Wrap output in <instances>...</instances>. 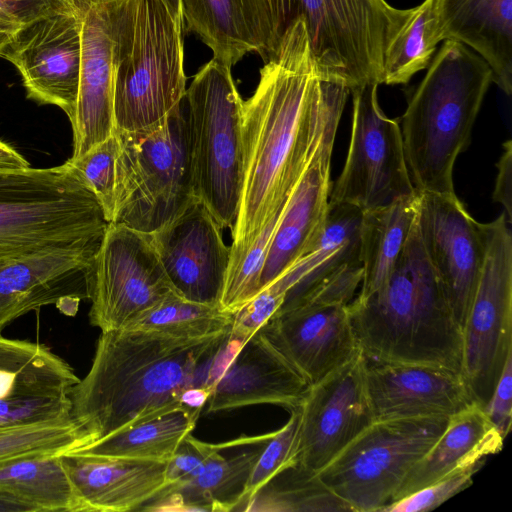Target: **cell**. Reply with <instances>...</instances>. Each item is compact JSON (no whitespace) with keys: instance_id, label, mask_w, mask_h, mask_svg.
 <instances>
[{"instance_id":"6","label":"cell","mask_w":512,"mask_h":512,"mask_svg":"<svg viewBox=\"0 0 512 512\" xmlns=\"http://www.w3.org/2000/svg\"><path fill=\"white\" fill-rule=\"evenodd\" d=\"M108 224L94 193L66 162L0 169V258L101 242Z\"/></svg>"},{"instance_id":"2","label":"cell","mask_w":512,"mask_h":512,"mask_svg":"<svg viewBox=\"0 0 512 512\" xmlns=\"http://www.w3.org/2000/svg\"><path fill=\"white\" fill-rule=\"evenodd\" d=\"M228 335L101 332L88 373L70 393L71 415L89 438L86 446L174 411H198L187 406L186 395L207 389Z\"/></svg>"},{"instance_id":"19","label":"cell","mask_w":512,"mask_h":512,"mask_svg":"<svg viewBox=\"0 0 512 512\" xmlns=\"http://www.w3.org/2000/svg\"><path fill=\"white\" fill-rule=\"evenodd\" d=\"M222 228L196 196L173 219L151 233L165 273L182 298L219 306L230 246Z\"/></svg>"},{"instance_id":"32","label":"cell","mask_w":512,"mask_h":512,"mask_svg":"<svg viewBox=\"0 0 512 512\" xmlns=\"http://www.w3.org/2000/svg\"><path fill=\"white\" fill-rule=\"evenodd\" d=\"M243 511L262 512H351L317 474L297 462L266 482Z\"/></svg>"},{"instance_id":"11","label":"cell","mask_w":512,"mask_h":512,"mask_svg":"<svg viewBox=\"0 0 512 512\" xmlns=\"http://www.w3.org/2000/svg\"><path fill=\"white\" fill-rule=\"evenodd\" d=\"M503 212L482 223L485 253L462 325L461 374L474 401L487 404L512 355V234Z\"/></svg>"},{"instance_id":"7","label":"cell","mask_w":512,"mask_h":512,"mask_svg":"<svg viewBox=\"0 0 512 512\" xmlns=\"http://www.w3.org/2000/svg\"><path fill=\"white\" fill-rule=\"evenodd\" d=\"M277 43L296 21L319 68L351 91L382 84L386 48L408 18L385 0H269Z\"/></svg>"},{"instance_id":"27","label":"cell","mask_w":512,"mask_h":512,"mask_svg":"<svg viewBox=\"0 0 512 512\" xmlns=\"http://www.w3.org/2000/svg\"><path fill=\"white\" fill-rule=\"evenodd\" d=\"M504 440L484 408L471 404L448 418L445 429L408 473L392 502L456 472L482 465L486 457L502 450Z\"/></svg>"},{"instance_id":"31","label":"cell","mask_w":512,"mask_h":512,"mask_svg":"<svg viewBox=\"0 0 512 512\" xmlns=\"http://www.w3.org/2000/svg\"><path fill=\"white\" fill-rule=\"evenodd\" d=\"M0 490L29 505L34 512H78L60 455L25 458L1 466Z\"/></svg>"},{"instance_id":"47","label":"cell","mask_w":512,"mask_h":512,"mask_svg":"<svg viewBox=\"0 0 512 512\" xmlns=\"http://www.w3.org/2000/svg\"><path fill=\"white\" fill-rule=\"evenodd\" d=\"M0 512H34V510L16 497L0 490Z\"/></svg>"},{"instance_id":"21","label":"cell","mask_w":512,"mask_h":512,"mask_svg":"<svg viewBox=\"0 0 512 512\" xmlns=\"http://www.w3.org/2000/svg\"><path fill=\"white\" fill-rule=\"evenodd\" d=\"M261 330L309 385L360 351L348 305L281 306Z\"/></svg>"},{"instance_id":"22","label":"cell","mask_w":512,"mask_h":512,"mask_svg":"<svg viewBox=\"0 0 512 512\" xmlns=\"http://www.w3.org/2000/svg\"><path fill=\"white\" fill-rule=\"evenodd\" d=\"M365 377L376 421L449 418L476 403L461 373L438 366L366 359Z\"/></svg>"},{"instance_id":"8","label":"cell","mask_w":512,"mask_h":512,"mask_svg":"<svg viewBox=\"0 0 512 512\" xmlns=\"http://www.w3.org/2000/svg\"><path fill=\"white\" fill-rule=\"evenodd\" d=\"M229 67L214 60L184 96L193 192L222 229H233L243 182V101Z\"/></svg>"},{"instance_id":"25","label":"cell","mask_w":512,"mask_h":512,"mask_svg":"<svg viewBox=\"0 0 512 512\" xmlns=\"http://www.w3.org/2000/svg\"><path fill=\"white\" fill-rule=\"evenodd\" d=\"M183 24L231 68L247 53L266 62L276 41L269 0H180Z\"/></svg>"},{"instance_id":"14","label":"cell","mask_w":512,"mask_h":512,"mask_svg":"<svg viewBox=\"0 0 512 512\" xmlns=\"http://www.w3.org/2000/svg\"><path fill=\"white\" fill-rule=\"evenodd\" d=\"M361 350L346 364L309 385L300 404L297 463L317 474L376 421Z\"/></svg>"},{"instance_id":"20","label":"cell","mask_w":512,"mask_h":512,"mask_svg":"<svg viewBox=\"0 0 512 512\" xmlns=\"http://www.w3.org/2000/svg\"><path fill=\"white\" fill-rule=\"evenodd\" d=\"M121 1L82 5V56L70 158L82 156L115 132V50Z\"/></svg>"},{"instance_id":"9","label":"cell","mask_w":512,"mask_h":512,"mask_svg":"<svg viewBox=\"0 0 512 512\" xmlns=\"http://www.w3.org/2000/svg\"><path fill=\"white\" fill-rule=\"evenodd\" d=\"M115 135L116 205L111 223L151 234L195 196L184 98L155 127L133 132L115 130Z\"/></svg>"},{"instance_id":"45","label":"cell","mask_w":512,"mask_h":512,"mask_svg":"<svg viewBox=\"0 0 512 512\" xmlns=\"http://www.w3.org/2000/svg\"><path fill=\"white\" fill-rule=\"evenodd\" d=\"M503 153L497 162V175L493 191L494 201L500 203L504 208V213L511 223L512 219V141L508 140L503 144Z\"/></svg>"},{"instance_id":"49","label":"cell","mask_w":512,"mask_h":512,"mask_svg":"<svg viewBox=\"0 0 512 512\" xmlns=\"http://www.w3.org/2000/svg\"><path fill=\"white\" fill-rule=\"evenodd\" d=\"M91 1H96V0H77V2L79 3L80 6L85 5Z\"/></svg>"},{"instance_id":"41","label":"cell","mask_w":512,"mask_h":512,"mask_svg":"<svg viewBox=\"0 0 512 512\" xmlns=\"http://www.w3.org/2000/svg\"><path fill=\"white\" fill-rule=\"evenodd\" d=\"M71 415L70 395L11 396L0 399V426Z\"/></svg>"},{"instance_id":"4","label":"cell","mask_w":512,"mask_h":512,"mask_svg":"<svg viewBox=\"0 0 512 512\" xmlns=\"http://www.w3.org/2000/svg\"><path fill=\"white\" fill-rule=\"evenodd\" d=\"M493 82L488 63L462 43L445 40L401 118L409 174L418 192L455 193L453 168L469 145Z\"/></svg>"},{"instance_id":"34","label":"cell","mask_w":512,"mask_h":512,"mask_svg":"<svg viewBox=\"0 0 512 512\" xmlns=\"http://www.w3.org/2000/svg\"><path fill=\"white\" fill-rule=\"evenodd\" d=\"M232 314L219 306L186 300L176 293L130 321L122 330L202 338L229 331Z\"/></svg>"},{"instance_id":"18","label":"cell","mask_w":512,"mask_h":512,"mask_svg":"<svg viewBox=\"0 0 512 512\" xmlns=\"http://www.w3.org/2000/svg\"><path fill=\"white\" fill-rule=\"evenodd\" d=\"M418 193L421 240L462 328L485 253L482 223L469 214L456 193Z\"/></svg>"},{"instance_id":"28","label":"cell","mask_w":512,"mask_h":512,"mask_svg":"<svg viewBox=\"0 0 512 512\" xmlns=\"http://www.w3.org/2000/svg\"><path fill=\"white\" fill-rule=\"evenodd\" d=\"M265 442L230 457L222 455L221 450L233 442L217 444L195 475L182 483L165 486L140 510L239 511L251 471Z\"/></svg>"},{"instance_id":"17","label":"cell","mask_w":512,"mask_h":512,"mask_svg":"<svg viewBox=\"0 0 512 512\" xmlns=\"http://www.w3.org/2000/svg\"><path fill=\"white\" fill-rule=\"evenodd\" d=\"M82 6L41 18L17 32L0 56L19 71L27 97L55 105L73 121L77 105L81 56Z\"/></svg>"},{"instance_id":"46","label":"cell","mask_w":512,"mask_h":512,"mask_svg":"<svg viewBox=\"0 0 512 512\" xmlns=\"http://www.w3.org/2000/svg\"><path fill=\"white\" fill-rule=\"evenodd\" d=\"M29 162L12 146L0 140V169H25Z\"/></svg>"},{"instance_id":"12","label":"cell","mask_w":512,"mask_h":512,"mask_svg":"<svg viewBox=\"0 0 512 512\" xmlns=\"http://www.w3.org/2000/svg\"><path fill=\"white\" fill-rule=\"evenodd\" d=\"M378 84L350 91L352 127L344 167L331 187L329 207L351 205L361 212L415 194L405 157L400 124L386 116L377 98Z\"/></svg>"},{"instance_id":"1","label":"cell","mask_w":512,"mask_h":512,"mask_svg":"<svg viewBox=\"0 0 512 512\" xmlns=\"http://www.w3.org/2000/svg\"><path fill=\"white\" fill-rule=\"evenodd\" d=\"M349 93L319 68L304 22L296 20L243 101V182L227 274L266 225L280 220L319 146L337 131Z\"/></svg>"},{"instance_id":"39","label":"cell","mask_w":512,"mask_h":512,"mask_svg":"<svg viewBox=\"0 0 512 512\" xmlns=\"http://www.w3.org/2000/svg\"><path fill=\"white\" fill-rule=\"evenodd\" d=\"M288 290L279 279L259 291L250 301L232 314L229 336L247 341L277 313Z\"/></svg>"},{"instance_id":"43","label":"cell","mask_w":512,"mask_h":512,"mask_svg":"<svg viewBox=\"0 0 512 512\" xmlns=\"http://www.w3.org/2000/svg\"><path fill=\"white\" fill-rule=\"evenodd\" d=\"M216 447L217 444L203 442L191 433L187 435L166 463L165 486L182 483L195 475Z\"/></svg>"},{"instance_id":"38","label":"cell","mask_w":512,"mask_h":512,"mask_svg":"<svg viewBox=\"0 0 512 512\" xmlns=\"http://www.w3.org/2000/svg\"><path fill=\"white\" fill-rule=\"evenodd\" d=\"M80 10L77 0H0V51L31 23L57 13Z\"/></svg>"},{"instance_id":"44","label":"cell","mask_w":512,"mask_h":512,"mask_svg":"<svg viewBox=\"0 0 512 512\" xmlns=\"http://www.w3.org/2000/svg\"><path fill=\"white\" fill-rule=\"evenodd\" d=\"M484 410L505 439L511 429L512 422V355L507 358Z\"/></svg>"},{"instance_id":"29","label":"cell","mask_w":512,"mask_h":512,"mask_svg":"<svg viewBox=\"0 0 512 512\" xmlns=\"http://www.w3.org/2000/svg\"><path fill=\"white\" fill-rule=\"evenodd\" d=\"M419 193L406 196L373 210L362 212L359 230V258L363 279L358 297L379 290L388 280L416 221Z\"/></svg>"},{"instance_id":"37","label":"cell","mask_w":512,"mask_h":512,"mask_svg":"<svg viewBox=\"0 0 512 512\" xmlns=\"http://www.w3.org/2000/svg\"><path fill=\"white\" fill-rule=\"evenodd\" d=\"M289 412L290 417L286 424L273 432L263 445L248 479L239 511L244 510L253 495L274 475L297 462L300 411L297 407Z\"/></svg>"},{"instance_id":"24","label":"cell","mask_w":512,"mask_h":512,"mask_svg":"<svg viewBox=\"0 0 512 512\" xmlns=\"http://www.w3.org/2000/svg\"><path fill=\"white\" fill-rule=\"evenodd\" d=\"M72 483L78 512L137 510L166 485V463L76 452L60 455Z\"/></svg>"},{"instance_id":"30","label":"cell","mask_w":512,"mask_h":512,"mask_svg":"<svg viewBox=\"0 0 512 512\" xmlns=\"http://www.w3.org/2000/svg\"><path fill=\"white\" fill-rule=\"evenodd\" d=\"M200 413L174 411L71 452L166 463L193 431Z\"/></svg>"},{"instance_id":"3","label":"cell","mask_w":512,"mask_h":512,"mask_svg":"<svg viewBox=\"0 0 512 512\" xmlns=\"http://www.w3.org/2000/svg\"><path fill=\"white\" fill-rule=\"evenodd\" d=\"M348 310L367 360L461 373L462 328L428 260L417 218L386 283L369 296H357Z\"/></svg>"},{"instance_id":"40","label":"cell","mask_w":512,"mask_h":512,"mask_svg":"<svg viewBox=\"0 0 512 512\" xmlns=\"http://www.w3.org/2000/svg\"><path fill=\"white\" fill-rule=\"evenodd\" d=\"M482 465L456 472L444 479L431 483L382 509L381 512L431 511L469 487L474 474Z\"/></svg>"},{"instance_id":"26","label":"cell","mask_w":512,"mask_h":512,"mask_svg":"<svg viewBox=\"0 0 512 512\" xmlns=\"http://www.w3.org/2000/svg\"><path fill=\"white\" fill-rule=\"evenodd\" d=\"M439 41L462 43L490 66L493 82L512 93V0H433Z\"/></svg>"},{"instance_id":"13","label":"cell","mask_w":512,"mask_h":512,"mask_svg":"<svg viewBox=\"0 0 512 512\" xmlns=\"http://www.w3.org/2000/svg\"><path fill=\"white\" fill-rule=\"evenodd\" d=\"M173 293L151 234L109 223L88 276L90 324L122 329Z\"/></svg>"},{"instance_id":"48","label":"cell","mask_w":512,"mask_h":512,"mask_svg":"<svg viewBox=\"0 0 512 512\" xmlns=\"http://www.w3.org/2000/svg\"><path fill=\"white\" fill-rule=\"evenodd\" d=\"M173 16L183 24L180 0H164ZM184 25V24H183Z\"/></svg>"},{"instance_id":"10","label":"cell","mask_w":512,"mask_h":512,"mask_svg":"<svg viewBox=\"0 0 512 512\" xmlns=\"http://www.w3.org/2000/svg\"><path fill=\"white\" fill-rule=\"evenodd\" d=\"M447 421L448 417L377 420L317 475L351 512H381Z\"/></svg>"},{"instance_id":"5","label":"cell","mask_w":512,"mask_h":512,"mask_svg":"<svg viewBox=\"0 0 512 512\" xmlns=\"http://www.w3.org/2000/svg\"><path fill=\"white\" fill-rule=\"evenodd\" d=\"M183 24L164 0H122L116 36L115 130L155 127L186 93Z\"/></svg>"},{"instance_id":"35","label":"cell","mask_w":512,"mask_h":512,"mask_svg":"<svg viewBox=\"0 0 512 512\" xmlns=\"http://www.w3.org/2000/svg\"><path fill=\"white\" fill-rule=\"evenodd\" d=\"M89 443L72 415L37 422L0 426V467L44 455H61Z\"/></svg>"},{"instance_id":"42","label":"cell","mask_w":512,"mask_h":512,"mask_svg":"<svg viewBox=\"0 0 512 512\" xmlns=\"http://www.w3.org/2000/svg\"><path fill=\"white\" fill-rule=\"evenodd\" d=\"M61 359L43 344L0 335V371L20 372Z\"/></svg>"},{"instance_id":"23","label":"cell","mask_w":512,"mask_h":512,"mask_svg":"<svg viewBox=\"0 0 512 512\" xmlns=\"http://www.w3.org/2000/svg\"><path fill=\"white\" fill-rule=\"evenodd\" d=\"M336 132L329 134L321 143L288 201L268 248L260 276V290L308 253L325 228Z\"/></svg>"},{"instance_id":"16","label":"cell","mask_w":512,"mask_h":512,"mask_svg":"<svg viewBox=\"0 0 512 512\" xmlns=\"http://www.w3.org/2000/svg\"><path fill=\"white\" fill-rule=\"evenodd\" d=\"M101 242L0 258V335L17 318L54 305L74 316L88 299L90 267Z\"/></svg>"},{"instance_id":"36","label":"cell","mask_w":512,"mask_h":512,"mask_svg":"<svg viewBox=\"0 0 512 512\" xmlns=\"http://www.w3.org/2000/svg\"><path fill=\"white\" fill-rule=\"evenodd\" d=\"M117 154L118 139L114 132L82 156L66 161L94 193L108 223L115 214Z\"/></svg>"},{"instance_id":"15","label":"cell","mask_w":512,"mask_h":512,"mask_svg":"<svg viewBox=\"0 0 512 512\" xmlns=\"http://www.w3.org/2000/svg\"><path fill=\"white\" fill-rule=\"evenodd\" d=\"M308 387L261 329L247 341L228 335L211 366L206 412L258 404L290 411L300 406Z\"/></svg>"},{"instance_id":"33","label":"cell","mask_w":512,"mask_h":512,"mask_svg":"<svg viewBox=\"0 0 512 512\" xmlns=\"http://www.w3.org/2000/svg\"><path fill=\"white\" fill-rule=\"evenodd\" d=\"M433 0H424L411 8L403 26L388 44L383 60L382 84H406L427 68L437 45Z\"/></svg>"}]
</instances>
